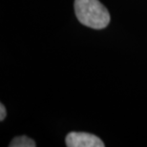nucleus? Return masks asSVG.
<instances>
[{
  "label": "nucleus",
  "mask_w": 147,
  "mask_h": 147,
  "mask_svg": "<svg viewBox=\"0 0 147 147\" xmlns=\"http://www.w3.org/2000/svg\"><path fill=\"white\" fill-rule=\"evenodd\" d=\"M75 11L78 21L96 30L107 27L110 22V13L98 0H76Z\"/></svg>",
  "instance_id": "1"
},
{
  "label": "nucleus",
  "mask_w": 147,
  "mask_h": 147,
  "mask_svg": "<svg viewBox=\"0 0 147 147\" xmlns=\"http://www.w3.org/2000/svg\"><path fill=\"white\" fill-rule=\"evenodd\" d=\"M68 147H104L105 144L98 137L85 132H71L66 137Z\"/></svg>",
  "instance_id": "2"
},
{
  "label": "nucleus",
  "mask_w": 147,
  "mask_h": 147,
  "mask_svg": "<svg viewBox=\"0 0 147 147\" xmlns=\"http://www.w3.org/2000/svg\"><path fill=\"white\" fill-rule=\"evenodd\" d=\"M10 147H36V143L27 136L16 137L9 144Z\"/></svg>",
  "instance_id": "3"
},
{
  "label": "nucleus",
  "mask_w": 147,
  "mask_h": 147,
  "mask_svg": "<svg viewBox=\"0 0 147 147\" xmlns=\"http://www.w3.org/2000/svg\"><path fill=\"white\" fill-rule=\"evenodd\" d=\"M6 117V108L3 103L0 104V120H3Z\"/></svg>",
  "instance_id": "4"
}]
</instances>
